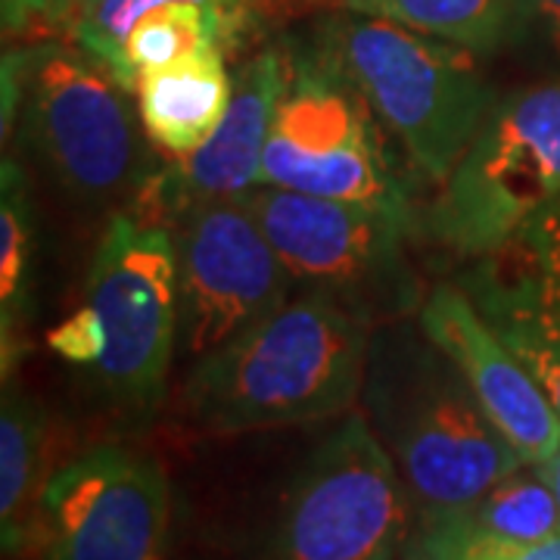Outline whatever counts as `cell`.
Instances as JSON below:
<instances>
[{
	"label": "cell",
	"instance_id": "obj_1",
	"mask_svg": "<svg viewBox=\"0 0 560 560\" xmlns=\"http://www.w3.org/2000/svg\"><path fill=\"white\" fill-rule=\"evenodd\" d=\"M371 324L302 293L194 361L180 405L206 433H253L346 415L364 389Z\"/></svg>",
	"mask_w": 560,
	"mask_h": 560
},
{
	"label": "cell",
	"instance_id": "obj_2",
	"mask_svg": "<svg viewBox=\"0 0 560 560\" xmlns=\"http://www.w3.org/2000/svg\"><path fill=\"white\" fill-rule=\"evenodd\" d=\"M364 405L418 517L460 514L526 467L455 361L423 330L371 342Z\"/></svg>",
	"mask_w": 560,
	"mask_h": 560
},
{
	"label": "cell",
	"instance_id": "obj_3",
	"mask_svg": "<svg viewBox=\"0 0 560 560\" xmlns=\"http://www.w3.org/2000/svg\"><path fill=\"white\" fill-rule=\"evenodd\" d=\"M125 94L81 47H13L3 54V140L20 116L22 143L72 197L135 202L162 165Z\"/></svg>",
	"mask_w": 560,
	"mask_h": 560
},
{
	"label": "cell",
	"instance_id": "obj_4",
	"mask_svg": "<svg viewBox=\"0 0 560 560\" xmlns=\"http://www.w3.org/2000/svg\"><path fill=\"white\" fill-rule=\"evenodd\" d=\"M318 54L359 88L433 184H445L495 106L467 47L377 16H337L318 32Z\"/></svg>",
	"mask_w": 560,
	"mask_h": 560
},
{
	"label": "cell",
	"instance_id": "obj_5",
	"mask_svg": "<svg viewBox=\"0 0 560 560\" xmlns=\"http://www.w3.org/2000/svg\"><path fill=\"white\" fill-rule=\"evenodd\" d=\"M411 499L399 467L361 415L308 452L241 560H393Z\"/></svg>",
	"mask_w": 560,
	"mask_h": 560
},
{
	"label": "cell",
	"instance_id": "obj_6",
	"mask_svg": "<svg viewBox=\"0 0 560 560\" xmlns=\"http://www.w3.org/2000/svg\"><path fill=\"white\" fill-rule=\"evenodd\" d=\"M237 200L259 221L302 293H324L371 327L393 324L418 308V278L405 253L418 228L415 215L268 184Z\"/></svg>",
	"mask_w": 560,
	"mask_h": 560
},
{
	"label": "cell",
	"instance_id": "obj_7",
	"mask_svg": "<svg viewBox=\"0 0 560 560\" xmlns=\"http://www.w3.org/2000/svg\"><path fill=\"white\" fill-rule=\"evenodd\" d=\"M560 197V81L492 106L480 135L433 200L423 231L480 259Z\"/></svg>",
	"mask_w": 560,
	"mask_h": 560
},
{
	"label": "cell",
	"instance_id": "obj_8",
	"mask_svg": "<svg viewBox=\"0 0 560 560\" xmlns=\"http://www.w3.org/2000/svg\"><path fill=\"white\" fill-rule=\"evenodd\" d=\"M361 101L359 88L318 50L293 57V75L261 153V184L415 215Z\"/></svg>",
	"mask_w": 560,
	"mask_h": 560
},
{
	"label": "cell",
	"instance_id": "obj_9",
	"mask_svg": "<svg viewBox=\"0 0 560 560\" xmlns=\"http://www.w3.org/2000/svg\"><path fill=\"white\" fill-rule=\"evenodd\" d=\"M106 352L94 364L103 393L147 418L162 405L178 342V256L172 231L121 212L109 221L88 271Z\"/></svg>",
	"mask_w": 560,
	"mask_h": 560
},
{
	"label": "cell",
	"instance_id": "obj_10",
	"mask_svg": "<svg viewBox=\"0 0 560 560\" xmlns=\"http://www.w3.org/2000/svg\"><path fill=\"white\" fill-rule=\"evenodd\" d=\"M168 231L178 256L184 355L206 359L290 302L293 278L237 197L194 202Z\"/></svg>",
	"mask_w": 560,
	"mask_h": 560
},
{
	"label": "cell",
	"instance_id": "obj_11",
	"mask_svg": "<svg viewBox=\"0 0 560 560\" xmlns=\"http://www.w3.org/2000/svg\"><path fill=\"white\" fill-rule=\"evenodd\" d=\"M172 486L160 460L94 445L62 464L40 499L44 560H168Z\"/></svg>",
	"mask_w": 560,
	"mask_h": 560
},
{
	"label": "cell",
	"instance_id": "obj_12",
	"mask_svg": "<svg viewBox=\"0 0 560 560\" xmlns=\"http://www.w3.org/2000/svg\"><path fill=\"white\" fill-rule=\"evenodd\" d=\"M290 75L293 60L280 50L271 47L256 54L237 75L234 101L219 131L197 153L162 165L135 197V209L128 215L172 228L194 202L234 200L261 184V153Z\"/></svg>",
	"mask_w": 560,
	"mask_h": 560
},
{
	"label": "cell",
	"instance_id": "obj_13",
	"mask_svg": "<svg viewBox=\"0 0 560 560\" xmlns=\"http://www.w3.org/2000/svg\"><path fill=\"white\" fill-rule=\"evenodd\" d=\"M420 330L455 361L482 411L526 467H541L555 458L560 448V415L460 287L440 283L427 296L420 305Z\"/></svg>",
	"mask_w": 560,
	"mask_h": 560
},
{
	"label": "cell",
	"instance_id": "obj_14",
	"mask_svg": "<svg viewBox=\"0 0 560 560\" xmlns=\"http://www.w3.org/2000/svg\"><path fill=\"white\" fill-rule=\"evenodd\" d=\"M135 97L140 128L156 150L175 160L197 153L219 131L234 101L224 50L206 47L187 60L140 72Z\"/></svg>",
	"mask_w": 560,
	"mask_h": 560
},
{
	"label": "cell",
	"instance_id": "obj_15",
	"mask_svg": "<svg viewBox=\"0 0 560 560\" xmlns=\"http://www.w3.org/2000/svg\"><path fill=\"white\" fill-rule=\"evenodd\" d=\"M50 460V420L35 396L3 381L0 408V533L3 555L38 548L40 499Z\"/></svg>",
	"mask_w": 560,
	"mask_h": 560
},
{
	"label": "cell",
	"instance_id": "obj_16",
	"mask_svg": "<svg viewBox=\"0 0 560 560\" xmlns=\"http://www.w3.org/2000/svg\"><path fill=\"white\" fill-rule=\"evenodd\" d=\"M246 13L215 7V3H168L150 10L125 38L119 84L135 94L138 75L147 69H162L172 62L187 60L206 47L231 50L241 40Z\"/></svg>",
	"mask_w": 560,
	"mask_h": 560
},
{
	"label": "cell",
	"instance_id": "obj_17",
	"mask_svg": "<svg viewBox=\"0 0 560 560\" xmlns=\"http://www.w3.org/2000/svg\"><path fill=\"white\" fill-rule=\"evenodd\" d=\"M352 13L399 22L420 35L489 54L511 38L521 20L517 0H342Z\"/></svg>",
	"mask_w": 560,
	"mask_h": 560
},
{
	"label": "cell",
	"instance_id": "obj_18",
	"mask_svg": "<svg viewBox=\"0 0 560 560\" xmlns=\"http://www.w3.org/2000/svg\"><path fill=\"white\" fill-rule=\"evenodd\" d=\"M35 256L28 184L20 162L3 160L0 168V337H3V377L16 352L20 327L28 312V280Z\"/></svg>",
	"mask_w": 560,
	"mask_h": 560
},
{
	"label": "cell",
	"instance_id": "obj_19",
	"mask_svg": "<svg viewBox=\"0 0 560 560\" xmlns=\"http://www.w3.org/2000/svg\"><path fill=\"white\" fill-rule=\"evenodd\" d=\"M460 517L486 539L508 545H533L560 533L558 499L539 467H533V474H523L521 467L504 477L474 508L460 511Z\"/></svg>",
	"mask_w": 560,
	"mask_h": 560
},
{
	"label": "cell",
	"instance_id": "obj_20",
	"mask_svg": "<svg viewBox=\"0 0 560 560\" xmlns=\"http://www.w3.org/2000/svg\"><path fill=\"white\" fill-rule=\"evenodd\" d=\"M168 3H180V0H88L84 7H79L75 20L69 25V35L91 60L101 62L119 81L125 38L150 10H160ZM184 3H215L237 13H249L253 0H184Z\"/></svg>",
	"mask_w": 560,
	"mask_h": 560
},
{
	"label": "cell",
	"instance_id": "obj_21",
	"mask_svg": "<svg viewBox=\"0 0 560 560\" xmlns=\"http://www.w3.org/2000/svg\"><path fill=\"white\" fill-rule=\"evenodd\" d=\"M482 318L492 324L504 346L523 361V368L536 377L560 415V327L517 312H495Z\"/></svg>",
	"mask_w": 560,
	"mask_h": 560
},
{
	"label": "cell",
	"instance_id": "obj_22",
	"mask_svg": "<svg viewBox=\"0 0 560 560\" xmlns=\"http://www.w3.org/2000/svg\"><path fill=\"white\" fill-rule=\"evenodd\" d=\"M47 346L69 364L94 368L106 352V334H103V320L97 308L84 302L75 315H69L47 334Z\"/></svg>",
	"mask_w": 560,
	"mask_h": 560
},
{
	"label": "cell",
	"instance_id": "obj_23",
	"mask_svg": "<svg viewBox=\"0 0 560 560\" xmlns=\"http://www.w3.org/2000/svg\"><path fill=\"white\" fill-rule=\"evenodd\" d=\"M79 0H3V32L25 35L28 28L72 25Z\"/></svg>",
	"mask_w": 560,
	"mask_h": 560
},
{
	"label": "cell",
	"instance_id": "obj_24",
	"mask_svg": "<svg viewBox=\"0 0 560 560\" xmlns=\"http://www.w3.org/2000/svg\"><path fill=\"white\" fill-rule=\"evenodd\" d=\"M401 560H464L455 555L440 533L427 523H420L415 529H408V536L401 541Z\"/></svg>",
	"mask_w": 560,
	"mask_h": 560
},
{
	"label": "cell",
	"instance_id": "obj_25",
	"mask_svg": "<svg viewBox=\"0 0 560 560\" xmlns=\"http://www.w3.org/2000/svg\"><path fill=\"white\" fill-rule=\"evenodd\" d=\"M521 20H536L560 54V0H517Z\"/></svg>",
	"mask_w": 560,
	"mask_h": 560
},
{
	"label": "cell",
	"instance_id": "obj_26",
	"mask_svg": "<svg viewBox=\"0 0 560 560\" xmlns=\"http://www.w3.org/2000/svg\"><path fill=\"white\" fill-rule=\"evenodd\" d=\"M539 474L545 477V482L551 486V492H555V499H558V508H560V448L555 452V458L548 460V464H541Z\"/></svg>",
	"mask_w": 560,
	"mask_h": 560
},
{
	"label": "cell",
	"instance_id": "obj_27",
	"mask_svg": "<svg viewBox=\"0 0 560 560\" xmlns=\"http://www.w3.org/2000/svg\"><path fill=\"white\" fill-rule=\"evenodd\" d=\"M84 3H88V0H79V7H84ZM75 13H79V10H75Z\"/></svg>",
	"mask_w": 560,
	"mask_h": 560
}]
</instances>
